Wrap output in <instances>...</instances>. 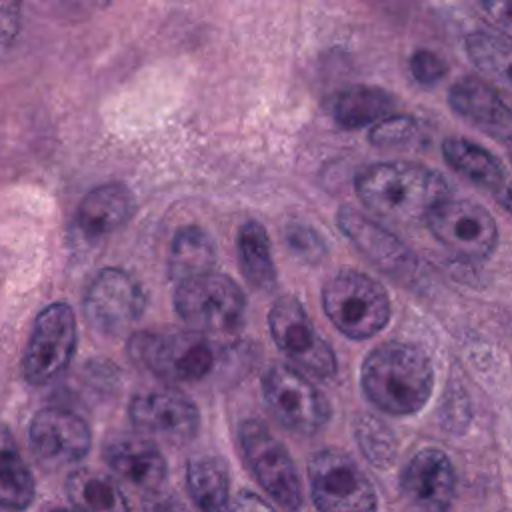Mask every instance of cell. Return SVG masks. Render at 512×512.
<instances>
[{"label": "cell", "instance_id": "6da1fadb", "mask_svg": "<svg viewBox=\"0 0 512 512\" xmlns=\"http://www.w3.org/2000/svg\"><path fill=\"white\" fill-rule=\"evenodd\" d=\"M360 202L376 216L414 224L450 198V186L438 170L414 162H380L364 168L356 178Z\"/></svg>", "mask_w": 512, "mask_h": 512}, {"label": "cell", "instance_id": "7a4b0ae2", "mask_svg": "<svg viewBox=\"0 0 512 512\" xmlns=\"http://www.w3.org/2000/svg\"><path fill=\"white\" fill-rule=\"evenodd\" d=\"M360 384L376 408L392 416H408L426 406L434 388V368L420 346L390 340L364 358Z\"/></svg>", "mask_w": 512, "mask_h": 512}, {"label": "cell", "instance_id": "3957f363", "mask_svg": "<svg viewBox=\"0 0 512 512\" xmlns=\"http://www.w3.org/2000/svg\"><path fill=\"white\" fill-rule=\"evenodd\" d=\"M128 354L156 378L170 384L206 380L224 358V348L192 330L138 332L128 342Z\"/></svg>", "mask_w": 512, "mask_h": 512}, {"label": "cell", "instance_id": "277c9868", "mask_svg": "<svg viewBox=\"0 0 512 512\" xmlns=\"http://www.w3.org/2000/svg\"><path fill=\"white\" fill-rule=\"evenodd\" d=\"M322 306L330 322L352 340L378 334L390 320V296L384 286L376 278L350 268L326 280Z\"/></svg>", "mask_w": 512, "mask_h": 512}, {"label": "cell", "instance_id": "5b68a950", "mask_svg": "<svg viewBox=\"0 0 512 512\" xmlns=\"http://www.w3.org/2000/svg\"><path fill=\"white\" fill-rule=\"evenodd\" d=\"M174 310L196 334H236L244 324L246 296L230 276L210 272L178 284Z\"/></svg>", "mask_w": 512, "mask_h": 512}, {"label": "cell", "instance_id": "8992f818", "mask_svg": "<svg viewBox=\"0 0 512 512\" xmlns=\"http://www.w3.org/2000/svg\"><path fill=\"white\" fill-rule=\"evenodd\" d=\"M238 442L246 466L264 492L284 510L300 512L302 482L286 446L256 418L240 424Z\"/></svg>", "mask_w": 512, "mask_h": 512}, {"label": "cell", "instance_id": "52a82bcc", "mask_svg": "<svg viewBox=\"0 0 512 512\" xmlns=\"http://www.w3.org/2000/svg\"><path fill=\"white\" fill-rule=\"evenodd\" d=\"M310 496L318 512H376L378 498L362 468L338 448L318 450L308 462Z\"/></svg>", "mask_w": 512, "mask_h": 512}, {"label": "cell", "instance_id": "ba28073f", "mask_svg": "<svg viewBox=\"0 0 512 512\" xmlns=\"http://www.w3.org/2000/svg\"><path fill=\"white\" fill-rule=\"evenodd\" d=\"M262 396L272 416L296 434H316L330 420L326 396L288 364H272L264 372Z\"/></svg>", "mask_w": 512, "mask_h": 512}, {"label": "cell", "instance_id": "9c48e42d", "mask_svg": "<svg viewBox=\"0 0 512 512\" xmlns=\"http://www.w3.org/2000/svg\"><path fill=\"white\" fill-rule=\"evenodd\" d=\"M78 342L74 310L66 302L46 306L34 320L30 338L22 354V374L28 384L42 386L60 376Z\"/></svg>", "mask_w": 512, "mask_h": 512}, {"label": "cell", "instance_id": "30bf717a", "mask_svg": "<svg viewBox=\"0 0 512 512\" xmlns=\"http://www.w3.org/2000/svg\"><path fill=\"white\" fill-rule=\"evenodd\" d=\"M268 328L276 346L304 372L316 378H330L336 372V356L332 346L316 332L304 304L282 294L268 312Z\"/></svg>", "mask_w": 512, "mask_h": 512}, {"label": "cell", "instance_id": "8fae6325", "mask_svg": "<svg viewBox=\"0 0 512 512\" xmlns=\"http://www.w3.org/2000/svg\"><path fill=\"white\" fill-rule=\"evenodd\" d=\"M434 238L462 260H484L498 244L492 214L472 200H444L426 220Z\"/></svg>", "mask_w": 512, "mask_h": 512}, {"label": "cell", "instance_id": "7c38bea8", "mask_svg": "<svg viewBox=\"0 0 512 512\" xmlns=\"http://www.w3.org/2000/svg\"><path fill=\"white\" fill-rule=\"evenodd\" d=\"M146 306L140 282L122 268H104L84 296V316L102 334H118L134 324Z\"/></svg>", "mask_w": 512, "mask_h": 512}, {"label": "cell", "instance_id": "4fadbf2b", "mask_svg": "<svg viewBox=\"0 0 512 512\" xmlns=\"http://www.w3.org/2000/svg\"><path fill=\"white\" fill-rule=\"evenodd\" d=\"M128 416L136 430L170 444H186L200 430L196 404L178 390H150L132 398Z\"/></svg>", "mask_w": 512, "mask_h": 512}, {"label": "cell", "instance_id": "5bb4252c", "mask_svg": "<svg viewBox=\"0 0 512 512\" xmlns=\"http://www.w3.org/2000/svg\"><path fill=\"white\" fill-rule=\"evenodd\" d=\"M28 440L36 458L50 466L60 468L80 462L92 446V432L84 418L66 408H42L34 414Z\"/></svg>", "mask_w": 512, "mask_h": 512}, {"label": "cell", "instance_id": "9a60e30c", "mask_svg": "<svg viewBox=\"0 0 512 512\" xmlns=\"http://www.w3.org/2000/svg\"><path fill=\"white\" fill-rule=\"evenodd\" d=\"M456 490V472L438 448L418 450L402 470L400 494L408 512H448Z\"/></svg>", "mask_w": 512, "mask_h": 512}, {"label": "cell", "instance_id": "2e32d148", "mask_svg": "<svg viewBox=\"0 0 512 512\" xmlns=\"http://www.w3.org/2000/svg\"><path fill=\"white\" fill-rule=\"evenodd\" d=\"M336 224L342 234L382 272L398 280L414 276L418 268L416 254L388 228L348 206L338 210Z\"/></svg>", "mask_w": 512, "mask_h": 512}, {"label": "cell", "instance_id": "e0dca14e", "mask_svg": "<svg viewBox=\"0 0 512 512\" xmlns=\"http://www.w3.org/2000/svg\"><path fill=\"white\" fill-rule=\"evenodd\" d=\"M104 462L130 484L144 488L146 492L160 490L166 480V460L160 448L138 434L112 436L102 450Z\"/></svg>", "mask_w": 512, "mask_h": 512}, {"label": "cell", "instance_id": "ac0fdd59", "mask_svg": "<svg viewBox=\"0 0 512 512\" xmlns=\"http://www.w3.org/2000/svg\"><path fill=\"white\" fill-rule=\"evenodd\" d=\"M448 104L456 114L482 128L496 140L508 142L512 132L510 108L486 80L466 76L450 86Z\"/></svg>", "mask_w": 512, "mask_h": 512}, {"label": "cell", "instance_id": "d6986e66", "mask_svg": "<svg viewBox=\"0 0 512 512\" xmlns=\"http://www.w3.org/2000/svg\"><path fill=\"white\" fill-rule=\"evenodd\" d=\"M136 200L128 186L108 182L92 188L76 210V226L86 238H102L122 228L134 214Z\"/></svg>", "mask_w": 512, "mask_h": 512}, {"label": "cell", "instance_id": "ffe728a7", "mask_svg": "<svg viewBox=\"0 0 512 512\" xmlns=\"http://www.w3.org/2000/svg\"><path fill=\"white\" fill-rule=\"evenodd\" d=\"M394 96L378 86L352 84L340 90L332 102V118L344 130H358L394 114Z\"/></svg>", "mask_w": 512, "mask_h": 512}, {"label": "cell", "instance_id": "44dd1931", "mask_svg": "<svg viewBox=\"0 0 512 512\" xmlns=\"http://www.w3.org/2000/svg\"><path fill=\"white\" fill-rule=\"evenodd\" d=\"M442 156L458 174L476 186L494 194L508 192L504 166L490 150L482 148L480 144H474L466 138H446L442 144Z\"/></svg>", "mask_w": 512, "mask_h": 512}, {"label": "cell", "instance_id": "7402d4cb", "mask_svg": "<svg viewBox=\"0 0 512 512\" xmlns=\"http://www.w3.org/2000/svg\"><path fill=\"white\" fill-rule=\"evenodd\" d=\"M34 496V476L22 458L12 430L0 422V506L10 512H22L30 508Z\"/></svg>", "mask_w": 512, "mask_h": 512}, {"label": "cell", "instance_id": "603a6c76", "mask_svg": "<svg viewBox=\"0 0 512 512\" xmlns=\"http://www.w3.org/2000/svg\"><path fill=\"white\" fill-rule=\"evenodd\" d=\"M216 260L218 252L212 236L204 228L188 224L174 234L168 256V272L170 278L180 284L214 272Z\"/></svg>", "mask_w": 512, "mask_h": 512}, {"label": "cell", "instance_id": "cb8c5ba5", "mask_svg": "<svg viewBox=\"0 0 512 512\" xmlns=\"http://www.w3.org/2000/svg\"><path fill=\"white\" fill-rule=\"evenodd\" d=\"M236 252L242 276L250 286L258 290L274 288L276 266L272 260L268 232L260 222L248 220L240 226L236 236Z\"/></svg>", "mask_w": 512, "mask_h": 512}, {"label": "cell", "instance_id": "d4e9b609", "mask_svg": "<svg viewBox=\"0 0 512 512\" xmlns=\"http://www.w3.org/2000/svg\"><path fill=\"white\" fill-rule=\"evenodd\" d=\"M66 494L80 512H130L122 490L104 474L80 468L66 478Z\"/></svg>", "mask_w": 512, "mask_h": 512}, {"label": "cell", "instance_id": "484cf974", "mask_svg": "<svg viewBox=\"0 0 512 512\" xmlns=\"http://www.w3.org/2000/svg\"><path fill=\"white\" fill-rule=\"evenodd\" d=\"M186 486L200 512H226L228 472L220 458L208 454L192 458L186 468Z\"/></svg>", "mask_w": 512, "mask_h": 512}, {"label": "cell", "instance_id": "4316f807", "mask_svg": "<svg viewBox=\"0 0 512 512\" xmlns=\"http://www.w3.org/2000/svg\"><path fill=\"white\" fill-rule=\"evenodd\" d=\"M356 440L362 454L378 468L390 466L396 458V438L388 426L374 416H362L356 422Z\"/></svg>", "mask_w": 512, "mask_h": 512}, {"label": "cell", "instance_id": "83f0119b", "mask_svg": "<svg viewBox=\"0 0 512 512\" xmlns=\"http://www.w3.org/2000/svg\"><path fill=\"white\" fill-rule=\"evenodd\" d=\"M466 50L476 66H480L484 72L508 80L510 48L506 38L490 32H472L466 38Z\"/></svg>", "mask_w": 512, "mask_h": 512}, {"label": "cell", "instance_id": "f1b7e54d", "mask_svg": "<svg viewBox=\"0 0 512 512\" xmlns=\"http://www.w3.org/2000/svg\"><path fill=\"white\" fill-rule=\"evenodd\" d=\"M420 134L418 122L406 114H392L370 130V142L378 148H402L414 142Z\"/></svg>", "mask_w": 512, "mask_h": 512}, {"label": "cell", "instance_id": "f546056e", "mask_svg": "<svg viewBox=\"0 0 512 512\" xmlns=\"http://www.w3.org/2000/svg\"><path fill=\"white\" fill-rule=\"evenodd\" d=\"M286 248L306 264H318L326 256V244L322 236L308 224L290 222L282 230Z\"/></svg>", "mask_w": 512, "mask_h": 512}, {"label": "cell", "instance_id": "4dcf8cb0", "mask_svg": "<svg viewBox=\"0 0 512 512\" xmlns=\"http://www.w3.org/2000/svg\"><path fill=\"white\" fill-rule=\"evenodd\" d=\"M408 68H410V74L414 76V80L424 86H432V84L440 82L448 72L446 60L440 54L426 50V48H420L410 56Z\"/></svg>", "mask_w": 512, "mask_h": 512}, {"label": "cell", "instance_id": "1f68e13d", "mask_svg": "<svg viewBox=\"0 0 512 512\" xmlns=\"http://www.w3.org/2000/svg\"><path fill=\"white\" fill-rule=\"evenodd\" d=\"M142 512H190V510L178 496L160 488L154 492H146V496L142 498Z\"/></svg>", "mask_w": 512, "mask_h": 512}, {"label": "cell", "instance_id": "d6a6232c", "mask_svg": "<svg viewBox=\"0 0 512 512\" xmlns=\"http://www.w3.org/2000/svg\"><path fill=\"white\" fill-rule=\"evenodd\" d=\"M20 28V4L0 2V50L8 48Z\"/></svg>", "mask_w": 512, "mask_h": 512}, {"label": "cell", "instance_id": "836d02e7", "mask_svg": "<svg viewBox=\"0 0 512 512\" xmlns=\"http://www.w3.org/2000/svg\"><path fill=\"white\" fill-rule=\"evenodd\" d=\"M230 512H276V510L258 494L244 490L236 496V502Z\"/></svg>", "mask_w": 512, "mask_h": 512}, {"label": "cell", "instance_id": "e575fe53", "mask_svg": "<svg viewBox=\"0 0 512 512\" xmlns=\"http://www.w3.org/2000/svg\"><path fill=\"white\" fill-rule=\"evenodd\" d=\"M50 512H72V510H64V508H54V510H50Z\"/></svg>", "mask_w": 512, "mask_h": 512}]
</instances>
